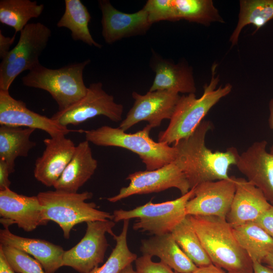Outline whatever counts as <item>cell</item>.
Returning a JSON list of instances; mask_svg holds the SVG:
<instances>
[{"label":"cell","instance_id":"5b68a950","mask_svg":"<svg viewBox=\"0 0 273 273\" xmlns=\"http://www.w3.org/2000/svg\"><path fill=\"white\" fill-rule=\"evenodd\" d=\"M37 197L42 207L44 219L57 223L67 239L73 228L78 223L113 219V214L98 210L95 203L85 202L93 197L90 192L79 193L55 190L39 192Z\"/></svg>","mask_w":273,"mask_h":273},{"label":"cell","instance_id":"d590c367","mask_svg":"<svg viewBox=\"0 0 273 273\" xmlns=\"http://www.w3.org/2000/svg\"><path fill=\"white\" fill-rule=\"evenodd\" d=\"M16 34L12 37L5 36L0 30V57L3 59L9 52L10 48L15 39Z\"/></svg>","mask_w":273,"mask_h":273},{"label":"cell","instance_id":"603a6c76","mask_svg":"<svg viewBox=\"0 0 273 273\" xmlns=\"http://www.w3.org/2000/svg\"><path fill=\"white\" fill-rule=\"evenodd\" d=\"M152 68L155 76L150 92L168 90L188 94L196 92L192 71L185 65H175L155 56Z\"/></svg>","mask_w":273,"mask_h":273},{"label":"cell","instance_id":"3957f363","mask_svg":"<svg viewBox=\"0 0 273 273\" xmlns=\"http://www.w3.org/2000/svg\"><path fill=\"white\" fill-rule=\"evenodd\" d=\"M216 66L214 64L212 67L211 80L204 86L199 98H196L195 94L180 97L168 126L158 134V142L170 145L189 136L212 107L231 92L232 86L229 83L216 88L219 79L215 76Z\"/></svg>","mask_w":273,"mask_h":273},{"label":"cell","instance_id":"4dcf8cb0","mask_svg":"<svg viewBox=\"0 0 273 273\" xmlns=\"http://www.w3.org/2000/svg\"><path fill=\"white\" fill-rule=\"evenodd\" d=\"M129 219L123 220L122 231L113 238L116 242L115 247L104 264L94 268L89 273H119L125 267L132 264L137 255L129 249L127 242Z\"/></svg>","mask_w":273,"mask_h":273},{"label":"cell","instance_id":"d6986e66","mask_svg":"<svg viewBox=\"0 0 273 273\" xmlns=\"http://www.w3.org/2000/svg\"><path fill=\"white\" fill-rule=\"evenodd\" d=\"M236 191L226 221L232 226L254 222L271 205L262 191L244 178H235Z\"/></svg>","mask_w":273,"mask_h":273},{"label":"cell","instance_id":"ac0fdd59","mask_svg":"<svg viewBox=\"0 0 273 273\" xmlns=\"http://www.w3.org/2000/svg\"><path fill=\"white\" fill-rule=\"evenodd\" d=\"M66 135L44 139L45 149L35 161V178L47 187H53L71 159L76 146Z\"/></svg>","mask_w":273,"mask_h":273},{"label":"cell","instance_id":"60d3db41","mask_svg":"<svg viewBox=\"0 0 273 273\" xmlns=\"http://www.w3.org/2000/svg\"><path fill=\"white\" fill-rule=\"evenodd\" d=\"M262 263L273 268V253L268 255L263 260Z\"/></svg>","mask_w":273,"mask_h":273},{"label":"cell","instance_id":"ffe728a7","mask_svg":"<svg viewBox=\"0 0 273 273\" xmlns=\"http://www.w3.org/2000/svg\"><path fill=\"white\" fill-rule=\"evenodd\" d=\"M0 242L1 245L16 248L32 255L46 273H55L63 266L65 250L49 241L17 236L11 233L9 228H5L0 231Z\"/></svg>","mask_w":273,"mask_h":273},{"label":"cell","instance_id":"2e32d148","mask_svg":"<svg viewBox=\"0 0 273 273\" xmlns=\"http://www.w3.org/2000/svg\"><path fill=\"white\" fill-rule=\"evenodd\" d=\"M267 145L265 140L253 143L239 154L236 166L273 206V154L266 151Z\"/></svg>","mask_w":273,"mask_h":273},{"label":"cell","instance_id":"836d02e7","mask_svg":"<svg viewBox=\"0 0 273 273\" xmlns=\"http://www.w3.org/2000/svg\"><path fill=\"white\" fill-rule=\"evenodd\" d=\"M254 222L273 238V206L261 214Z\"/></svg>","mask_w":273,"mask_h":273},{"label":"cell","instance_id":"83f0119b","mask_svg":"<svg viewBox=\"0 0 273 273\" xmlns=\"http://www.w3.org/2000/svg\"><path fill=\"white\" fill-rule=\"evenodd\" d=\"M273 19V0H241L236 27L230 38L231 46L237 44L240 32L248 24L256 31Z\"/></svg>","mask_w":273,"mask_h":273},{"label":"cell","instance_id":"7bdbcfd3","mask_svg":"<svg viewBox=\"0 0 273 273\" xmlns=\"http://www.w3.org/2000/svg\"><path fill=\"white\" fill-rule=\"evenodd\" d=\"M226 273H240V272H226ZM253 273V272H252Z\"/></svg>","mask_w":273,"mask_h":273},{"label":"cell","instance_id":"e0dca14e","mask_svg":"<svg viewBox=\"0 0 273 273\" xmlns=\"http://www.w3.org/2000/svg\"><path fill=\"white\" fill-rule=\"evenodd\" d=\"M99 4L102 14V34L107 43L112 44L123 38L144 34L152 24L144 8L129 14L117 10L108 0H100Z\"/></svg>","mask_w":273,"mask_h":273},{"label":"cell","instance_id":"277c9868","mask_svg":"<svg viewBox=\"0 0 273 273\" xmlns=\"http://www.w3.org/2000/svg\"><path fill=\"white\" fill-rule=\"evenodd\" d=\"M151 129L147 124L135 133H127L119 127L104 125L83 132L85 140L94 145L120 147L136 154L145 164L147 170H153L173 162L177 151L173 146L152 140L149 135Z\"/></svg>","mask_w":273,"mask_h":273},{"label":"cell","instance_id":"d4e9b609","mask_svg":"<svg viewBox=\"0 0 273 273\" xmlns=\"http://www.w3.org/2000/svg\"><path fill=\"white\" fill-rule=\"evenodd\" d=\"M234 235L253 262L262 263L273 253V238L254 222L233 227Z\"/></svg>","mask_w":273,"mask_h":273},{"label":"cell","instance_id":"6da1fadb","mask_svg":"<svg viewBox=\"0 0 273 273\" xmlns=\"http://www.w3.org/2000/svg\"><path fill=\"white\" fill-rule=\"evenodd\" d=\"M212 126L210 121L203 120L191 135L173 146L177 151L174 162L184 173L191 189L203 183L229 178L230 168L237 164L240 154L236 148L212 152L206 147V135Z\"/></svg>","mask_w":273,"mask_h":273},{"label":"cell","instance_id":"f35d334b","mask_svg":"<svg viewBox=\"0 0 273 273\" xmlns=\"http://www.w3.org/2000/svg\"><path fill=\"white\" fill-rule=\"evenodd\" d=\"M253 273H273V268L257 262H253Z\"/></svg>","mask_w":273,"mask_h":273},{"label":"cell","instance_id":"9a60e30c","mask_svg":"<svg viewBox=\"0 0 273 273\" xmlns=\"http://www.w3.org/2000/svg\"><path fill=\"white\" fill-rule=\"evenodd\" d=\"M1 222L4 228L14 223L26 232L45 225L42 207L36 196L19 194L10 188L0 191Z\"/></svg>","mask_w":273,"mask_h":273},{"label":"cell","instance_id":"7402d4cb","mask_svg":"<svg viewBox=\"0 0 273 273\" xmlns=\"http://www.w3.org/2000/svg\"><path fill=\"white\" fill-rule=\"evenodd\" d=\"M143 255L157 256L177 273H191L198 267L179 246L171 233L141 241Z\"/></svg>","mask_w":273,"mask_h":273},{"label":"cell","instance_id":"1f68e13d","mask_svg":"<svg viewBox=\"0 0 273 273\" xmlns=\"http://www.w3.org/2000/svg\"><path fill=\"white\" fill-rule=\"evenodd\" d=\"M0 248L16 273H46L40 263L25 252L1 244Z\"/></svg>","mask_w":273,"mask_h":273},{"label":"cell","instance_id":"7c38bea8","mask_svg":"<svg viewBox=\"0 0 273 273\" xmlns=\"http://www.w3.org/2000/svg\"><path fill=\"white\" fill-rule=\"evenodd\" d=\"M134 102L119 128L125 131L139 122L145 121L152 129L164 119H170L180 98L179 94L168 90H156L141 95L132 93Z\"/></svg>","mask_w":273,"mask_h":273},{"label":"cell","instance_id":"8992f818","mask_svg":"<svg viewBox=\"0 0 273 273\" xmlns=\"http://www.w3.org/2000/svg\"><path fill=\"white\" fill-rule=\"evenodd\" d=\"M90 62L86 60L56 69L40 64L22 78V82L26 86L49 93L58 104L59 111L63 110L86 94L87 87L83 81V73Z\"/></svg>","mask_w":273,"mask_h":273},{"label":"cell","instance_id":"30bf717a","mask_svg":"<svg viewBox=\"0 0 273 273\" xmlns=\"http://www.w3.org/2000/svg\"><path fill=\"white\" fill-rule=\"evenodd\" d=\"M102 86L101 82L90 84L82 98L66 109L58 111L51 118L66 127L69 125H77L101 115L114 122L121 121L122 105L115 102L113 97L107 94Z\"/></svg>","mask_w":273,"mask_h":273},{"label":"cell","instance_id":"f1b7e54d","mask_svg":"<svg viewBox=\"0 0 273 273\" xmlns=\"http://www.w3.org/2000/svg\"><path fill=\"white\" fill-rule=\"evenodd\" d=\"M44 9L43 4L30 0L0 1V22L20 32L32 19L38 18Z\"/></svg>","mask_w":273,"mask_h":273},{"label":"cell","instance_id":"7a4b0ae2","mask_svg":"<svg viewBox=\"0 0 273 273\" xmlns=\"http://www.w3.org/2000/svg\"><path fill=\"white\" fill-rule=\"evenodd\" d=\"M189 216L212 264L227 272H253L252 261L238 242L233 227L226 219Z\"/></svg>","mask_w":273,"mask_h":273},{"label":"cell","instance_id":"8d00e7d4","mask_svg":"<svg viewBox=\"0 0 273 273\" xmlns=\"http://www.w3.org/2000/svg\"><path fill=\"white\" fill-rule=\"evenodd\" d=\"M191 273H226L222 268L217 267L213 264L198 267L194 271Z\"/></svg>","mask_w":273,"mask_h":273},{"label":"cell","instance_id":"74e56055","mask_svg":"<svg viewBox=\"0 0 273 273\" xmlns=\"http://www.w3.org/2000/svg\"><path fill=\"white\" fill-rule=\"evenodd\" d=\"M0 273H16L9 264L0 248Z\"/></svg>","mask_w":273,"mask_h":273},{"label":"cell","instance_id":"52a82bcc","mask_svg":"<svg viewBox=\"0 0 273 273\" xmlns=\"http://www.w3.org/2000/svg\"><path fill=\"white\" fill-rule=\"evenodd\" d=\"M20 33L18 43L0 64L1 90H9L20 74L40 64L39 57L52 35L51 29L40 22L28 23Z\"/></svg>","mask_w":273,"mask_h":273},{"label":"cell","instance_id":"ba28073f","mask_svg":"<svg viewBox=\"0 0 273 273\" xmlns=\"http://www.w3.org/2000/svg\"><path fill=\"white\" fill-rule=\"evenodd\" d=\"M194 194L195 188H193L187 194L173 200L159 203H153L150 201L131 210H115L113 213V220L118 222L136 218L133 224L135 231L148 232L154 235L171 233L187 216L186 206Z\"/></svg>","mask_w":273,"mask_h":273},{"label":"cell","instance_id":"cb8c5ba5","mask_svg":"<svg viewBox=\"0 0 273 273\" xmlns=\"http://www.w3.org/2000/svg\"><path fill=\"white\" fill-rule=\"evenodd\" d=\"M35 129L18 126L1 125L0 160L5 161L11 173L15 171V160L19 157L28 156L36 146L30 140Z\"/></svg>","mask_w":273,"mask_h":273},{"label":"cell","instance_id":"484cf974","mask_svg":"<svg viewBox=\"0 0 273 273\" xmlns=\"http://www.w3.org/2000/svg\"><path fill=\"white\" fill-rule=\"evenodd\" d=\"M180 19L205 25L224 22L211 0H170L169 21Z\"/></svg>","mask_w":273,"mask_h":273},{"label":"cell","instance_id":"d6a6232c","mask_svg":"<svg viewBox=\"0 0 273 273\" xmlns=\"http://www.w3.org/2000/svg\"><path fill=\"white\" fill-rule=\"evenodd\" d=\"M152 256L143 255L135 260L137 273H177L161 261L156 262Z\"/></svg>","mask_w":273,"mask_h":273},{"label":"cell","instance_id":"e575fe53","mask_svg":"<svg viewBox=\"0 0 273 273\" xmlns=\"http://www.w3.org/2000/svg\"><path fill=\"white\" fill-rule=\"evenodd\" d=\"M11 172L7 163L0 160V191L10 189L11 181L9 179Z\"/></svg>","mask_w":273,"mask_h":273},{"label":"cell","instance_id":"4316f807","mask_svg":"<svg viewBox=\"0 0 273 273\" xmlns=\"http://www.w3.org/2000/svg\"><path fill=\"white\" fill-rule=\"evenodd\" d=\"M65 5L64 13L57 22V27L70 30L74 40L101 48L102 45L94 39L89 32L88 23L91 16L87 8L80 0H65Z\"/></svg>","mask_w":273,"mask_h":273},{"label":"cell","instance_id":"f546056e","mask_svg":"<svg viewBox=\"0 0 273 273\" xmlns=\"http://www.w3.org/2000/svg\"><path fill=\"white\" fill-rule=\"evenodd\" d=\"M171 233L179 246L197 267L212 264L189 215L177 225Z\"/></svg>","mask_w":273,"mask_h":273},{"label":"cell","instance_id":"44dd1931","mask_svg":"<svg viewBox=\"0 0 273 273\" xmlns=\"http://www.w3.org/2000/svg\"><path fill=\"white\" fill-rule=\"evenodd\" d=\"M89 143L85 140L76 146L71 159L53 186L56 190L77 193L94 174L98 161Z\"/></svg>","mask_w":273,"mask_h":273},{"label":"cell","instance_id":"8fae6325","mask_svg":"<svg viewBox=\"0 0 273 273\" xmlns=\"http://www.w3.org/2000/svg\"><path fill=\"white\" fill-rule=\"evenodd\" d=\"M126 179L130 181L129 185L108 198V201L114 203L134 195L158 193L172 188L177 189L181 195L191 190L184 173L174 162L155 170L134 172Z\"/></svg>","mask_w":273,"mask_h":273},{"label":"cell","instance_id":"4fadbf2b","mask_svg":"<svg viewBox=\"0 0 273 273\" xmlns=\"http://www.w3.org/2000/svg\"><path fill=\"white\" fill-rule=\"evenodd\" d=\"M235 178L232 176L228 179L207 181L197 186L194 196L186 204V214L225 219L236 191Z\"/></svg>","mask_w":273,"mask_h":273},{"label":"cell","instance_id":"5bb4252c","mask_svg":"<svg viewBox=\"0 0 273 273\" xmlns=\"http://www.w3.org/2000/svg\"><path fill=\"white\" fill-rule=\"evenodd\" d=\"M0 124L39 129L48 133L51 137L78 131L60 124L52 118L31 111L22 101L13 98L9 90L1 89Z\"/></svg>","mask_w":273,"mask_h":273},{"label":"cell","instance_id":"b9f144b4","mask_svg":"<svg viewBox=\"0 0 273 273\" xmlns=\"http://www.w3.org/2000/svg\"><path fill=\"white\" fill-rule=\"evenodd\" d=\"M119 273H137L136 270H135L132 264L128 265L122 269Z\"/></svg>","mask_w":273,"mask_h":273},{"label":"cell","instance_id":"9c48e42d","mask_svg":"<svg viewBox=\"0 0 273 273\" xmlns=\"http://www.w3.org/2000/svg\"><path fill=\"white\" fill-rule=\"evenodd\" d=\"M86 229L82 239L63 255V266H69L79 273H89L104 259L109 246L106 234L112 237L115 225L111 219L86 222Z\"/></svg>","mask_w":273,"mask_h":273},{"label":"cell","instance_id":"ab89813d","mask_svg":"<svg viewBox=\"0 0 273 273\" xmlns=\"http://www.w3.org/2000/svg\"><path fill=\"white\" fill-rule=\"evenodd\" d=\"M269 116L268 123L270 128L273 130V97L269 103ZM269 152L273 154V143L270 148Z\"/></svg>","mask_w":273,"mask_h":273}]
</instances>
